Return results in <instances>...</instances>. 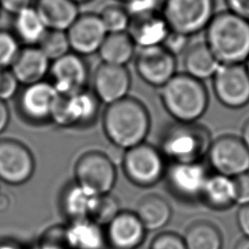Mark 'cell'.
<instances>
[{"label":"cell","mask_w":249,"mask_h":249,"mask_svg":"<svg viewBox=\"0 0 249 249\" xmlns=\"http://www.w3.org/2000/svg\"><path fill=\"white\" fill-rule=\"evenodd\" d=\"M102 125L109 141L125 151L145 142L151 127V117L140 100L126 96L106 105Z\"/></svg>","instance_id":"6da1fadb"},{"label":"cell","mask_w":249,"mask_h":249,"mask_svg":"<svg viewBox=\"0 0 249 249\" xmlns=\"http://www.w3.org/2000/svg\"><path fill=\"white\" fill-rule=\"evenodd\" d=\"M204 37L220 64H244L249 58V20L229 10L215 13Z\"/></svg>","instance_id":"7a4b0ae2"},{"label":"cell","mask_w":249,"mask_h":249,"mask_svg":"<svg viewBox=\"0 0 249 249\" xmlns=\"http://www.w3.org/2000/svg\"><path fill=\"white\" fill-rule=\"evenodd\" d=\"M165 111L176 122H197L207 110L209 95L202 81L187 73H176L160 88Z\"/></svg>","instance_id":"3957f363"},{"label":"cell","mask_w":249,"mask_h":249,"mask_svg":"<svg viewBox=\"0 0 249 249\" xmlns=\"http://www.w3.org/2000/svg\"><path fill=\"white\" fill-rule=\"evenodd\" d=\"M212 140L205 125L174 121L162 130L159 149L169 162H196L206 158Z\"/></svg>","instance_id":"277c9868"},{"label":"cell","mask_w":249,"mask_h":249,"mask_svg":"<svg viewBox=\"0 0 249 249\" xmlns=\"http://www.w3.org/2000/svg\"><path fill=\"white\" fill-rule=\"evenodd\" d=\"M159 147L143 142L124 151L122 168L130 183L149 188L164 178L168 165Z\"/></svg>","instance_id":"5b68a950"},{"label":"cell","mask_w":249,"mask_h":249,"mask_svg":"<svg viewBox=\"0 0 249 249\" xmlns=\"http://www.w3.org/2000/svg\"><path fill=\"white\" fill-rule=\"evenodd\" d=\"M215 6V0H164L161 13L170 30L191 37L204 31Z\"/></svg>","instance_id":"8992f818"},{"label":"cell","mask_w":249,"mask_h":249,"mask_svg":"<svg viewBox=\"0 0 249 249\" xmlns=\"http://www.w3.org/2000/svg\"><path fill=\"white\" fill-rule=\"evenodd\" d=\"M77 183L101 196L111 193L117 182V169L112 160L100 151L82 154L74 166Z\"/></svg>","instance_id":"52a82bcc"},{"label":"cell","mask_w":249,"mask_h":249,"mask_svg":"<svg viewBox=\"0 0 249 249\" xmlns=\"http://www.w3.org/2000/svg\"><path fill=\"white\" fill-rule=\"evenodd\" d=\"M100 104L93 90L89 89L69 95H60L52 122L65 128L89 127L97 120Z\"/></svg>","instance_id":"ba28073f"},{"label":"cell","mask_w":249,"mask_h":249,"mask_svg":"<svg viewBox=\"0 0 249 249\" xmlns=\"http://www.w3.org/2000/svg\"><path fill=\"white\" fill-rule=\"evenodd\" d=\"M206 159L216 173L231 178L249 171V150L242 139L233 134L213 139Z\"/></svg>","instance_id":"9c48e42d"},{"label":"cell","mask_w":249,"mask_h":249,"mask_svg":"<svg viewBox=\"0 0 249 249\" xmlns=\"http://www.w3.org/2000/svg\"><path fill=\"white\" fill-rule=\"evenodd\" d=\"M212 87L216 98L228 108L239 109L249 103V74L244 64H220Z\"/></svg>","instance_id":"30bf717a"},{"label":"cell","mask_w":249,"mask_h":249,"mask_svg":"<svg viewBox=\"0 0 249 249\" xmlns=\"http://www.w3.org/2000/svg\"><path fill=\"white\" fill-rule=\"evenodd\" d=\"M208 176L202 161L169 162L164 178L172 196L182 201L193 202L200 200Z\"/></svg>","instance_id":"8fae6325"},{"label":"cell","mask_w":249,"mask_h":249,"mask_svg":"<svg viewBox=\"0 0 249 249\" xmlns=\"http://www.w3.org/2000/svg\"><path fill=\"white\" fill-rule=\"evenodd\" d=\"M34 171L35 159L27 146L13 138L0 139V180L9 185H21Z\"/></svg>","instance_id":"7c38bea8"},{"label":"cell","mask_w":249,"mask_h":249,"mask_svg":"<svg viewBox=\"0 0 249 249\" xmlns=\"http://www.w3.org/2000/svg\"><path fill=\"white\" fill-rule=\"evenodd\" d=\"M59 98L60 94L53 85L43 80L24 87L18 95V110L31 123L52 122Z\"/></svg>","instance_id":"4fadbf2b"},{"label":"cell","mask_w":249,"mask_h":249,"mask_svg":"<svg viewBox=\"0 0 249 249\" xmlns=\"http://www.w3.org/2000/svg\"><path fill=\"white\" fill-rule=\"evenodd\" d=\"M134 58L138 76L150 86L160 89L177 73L176 56L161 45L140 48Z\"/></svg>","instance_id":"5bb4252c"},{"label":"cell","mask_w":249,"mask_h":249,"mask_svg":"<svg viewBox=\"0 0 249 249\" xmlns=\"http://www.w3.org/2000/svg\"><path fill=\"white\" fill-rule=\"evenodd\" d=\"M49 74L58 93L69 95L87 89L89 68L85 56L69 52L51 62Z\"/></svg>","instance_id":"9a60e30c"},{"label":"cell","mask_w":249,"mask_h":249,"mask_svg":"<svg viewBox=\"0 0 249 249\" xmlns=\"http://www.w3.org/2000/svg\"><path fill=\"white\" fill-rule=\"evenodd\" d=\"M66 33L71 52L85 57L98 53L108 34L99 14L92 12L80 13Z\"/></svg>","instance_id":"2e32d148"},{"label":"cell","mask_w":249,"mask_h":249,"mask_svg":"<svg viewBox=\"0 0 249 249\" xmlns=\"http://www.w3.org/2000/svg\"><path fill=\"white\" fill-rule=\"evenodd\" d=\"M131 76L125 66L101 62L95 69L92 90L101 103L109 105L128 96Z\"/></svg>","instance_id":"e0dca14e"},{"label":"cell","mask_w":249,"mask_h":249,"mask_svg":"<svg viewBox=\"0 0 249 249\" xmlns=\"http://www.w3.org/2000/svg\"><path fill=\"white\" fill-rule=\"evenodd\" d=\"M105 232L112 249H137L144 242L147 230L134 211L121 210L105 226Z\"/></svg>","instance_id":"ac0fdd59"},{"label":"cell","mask_w":249,"mask_h":249,"mask_svg":"<svg viewBox=\"0 0 249 249\" xmlns=\"http://www.w3.org/2000/svg\"><path fill=\"white\" fill-rule=\"evenodd\" d=\"M169 31L161 12H147L131 15L126 32L140 49L161 45Z\"/></svg>","instance_id":"d6986e66"},{"label":"cell","mask_w":249,"mask_h":249,"mask_svg":"<svg viewBox=\"0 0 249 249\" xmlns=\"http://www.w3.org/2000/svg\"><path fill=\"white\" fill-rule=\"evenodd\" d=\"M51 62L38 46H24L10 70L19 84L27 86L43 81L50 72Z\"/></svg>","instance_id":"ffe728a7"},{"label":"cell","mask_w":249,"mask_h":249,"mask_svg":"<svg viewBox=\"0 0 249 249\" xmlns=\"http://www.w3.org/2000/svg\"><path fill=\"white\" fill-rule=\"evenodd\" d=\"M98 198L99 195L74 181L66 185L60 195V209L69 222L92 219Z\"/></svg>","instance_id":"44dd1931"},{"label":"cell","mask_w":249,"mask_h":249,"mask_svg":"<svg viewBox=\"0 0 249 249\" xmlns=\"http://www.w3.org/2000/svg\"><path fill=\"white\" fill-rule=\"evenodd\" d=\"M73 249H107L105 227L91 218L68 222L65 226Z\"/></svg>","instance_id":"7402d4cb"},{"label":"cell","mask_w":249,"mask_h":249,"mask_svg":"<svg viewBox=\"0 0 249 249\" xmlns=\"http://www.w3.org/2000/svg\"><path fill=\"white\" fill-rule=\"evenodd\" d=\"M34 6L48 29L66 31L81 13L74 0H37Z\"/></svg>","instance_id":"603a6c76"},{"label":"cell","mask_w":249,"mask_h":249,"mask_svg":"<svg viewBox=\"0 0 249 249\" xmlns=\"http://www.w3.org/2000/svg\"><path fill=\"white\" fill-rule=\"evenodd\" d=\"M200 201L216 211L227 210L235 203L233 178L214 172L209 174L203 187Z\"/></svg>","instance_id":"cb8c5ba5"},{"label":"cell","mask_w":249,"mask_h":249,"mask_svg":"<svg viewBox=\"0 0 249 249\" xmlns=\"http://www.w3.org/2000/svg\"><path fill=\"white\" fill-rule=\"evenodd\" d=\"M134 212L147 231H159L164 228L172 217L170 203L157 194H148L140 197Z\"/></svg>","instance_id":"d4e9b609"},{"label":"cell","mask_w":249,"mask_h":249,"mask_svg":"<svg viewBox=\"0 0 249 249\" xmlns=\"http://www.w3.org/2000/svg\"><path fill=\"white\" fill-rule=\"evenodd\" d=\"M185 73L199 80L212 79L220 62L205 42L191 44L183 53Z\"/></svg>","instance_id":"484cf974"},{"label":"cell","mask_w":249,"mask_h":249,"mask_svg":"<svg viewBox=\"0 0 249 249\" xmlns=\"http://www.w3.org/2000/svg\"><path fill=\"white\" fill-rule=\"evenodd\" d=\"M136 45L125 32L108 33L102 42L98 54L102 62L125 66L136 54Z\"/></svg>","instance_id":"4316f807"},{"label":"cell","mask_w":249,"mask_h":249,"mask_svg":"<svg viewBox=\"0 0 249 249\" xmlns=\"http://www.w3.org/2000/svg\"><path fill=\"white\" fill-rule=\"evenodd\" d=\"M14 31L19 43L25 46H37L48 30L34 5L14 15Z\"/></svg>","instance_id":"83f0119b"},{"label":"cell","mask_w":249,"mask_h":249,"mask_svg":"<svg viewBox=\"0 0 249 249\" xmlns=\"http://www.w3.org/2000/svg\"><path fill=\"white\" fill-rule=\"evenodd\" d=\"M183 238L187 249H223L221 231L207 220H196L191 223Z\"/></svg>","instance_id":"f1b7e54d"},{"label":"cell","mask_w":249,"mask_h":249,"mask_svg":"<svg viewBox=\"0 0 249 249\" xmlns=\"http://www.w3.org/2000/svg\"><path fill=\"white\" fill-rule=\"evenodd\" d=\"M37 46L51 61L71 52L67 33L63 30L48 29Z\"/></svg>","instance_id":"f546056e"},{"label":"cell","mask_w":249,"mask_h":249,"mask_svg":"<svg viewBox=\"0 0 249 249\" xmlns=\"http://www.w3.org/2000/svg\"><path fill=\"white\" fill-rule=\"evenodd\" d=\"M101 20L108 33L127 31L131 15L124 5L110 4L99 13Z\"/></svg>","instance_id":"4dcf8cb0"},{"label":"cell","mask_w":249,"mask_h":249,"mask_svg":"<svg viewBox=\"0 0 249 249\" xmlns=\"http://www.w3.org/2000/svg\"><path fill=\"white\" fill-rule=\"evenodd\" d=\"M38 249H73L65 226H53L47 229L37 244Z\"/></svg>","instance_id":"1f68e13d"},{"label":"cell","mask_w":249,"mask_h":249,"mask_svg":"<svg viewBox=\"0 0 249 249\" xmlns=\"http://www.w3.org/2000/svg\"><path fill=\"white\" fill-rule=\"evenodd\" d=\"M121 212L119 199L111 193L99 196L92 219L102 226H106Z\"/></svg>","instance_id":"d6a6232c"},{"label":"cell","mask_w":249,"mask_h":249,"mask_svg":"<svg viewBox=\"0 0 249 249\" xmlns=\"http://www.w3.org/2000/svg\"><path fill=\"white\" fill-rule=\"evenodd\" d=\"M20 50L19 41L13 32L0 29V69H9Z\"/></svg>","instance_id":"836d02e7"},{"label":"cell","mask_w":249,"mask_h":249,"mask_svg":"<svg viewBox=\"0 0 249 249\" xmlns=\"http://www.w3.org/2000/svg\"><path fill=\"white\" fill-rule=\"evenodd\" d=\"M150 249H187V247L183 236L173 231H162L153 238Z\"/></svg>","instance_id":"e575fe53"},{"label":"cell","mask_w":249,"mask_h":249,"mask_svg":"<svg viewBox=\"0 0 249 249\" xmlns=\"http://www.w3.org/2000/svg\"><path fill=\"white\" fill-rule=\"evenodd\" d=\"M190 38V36L170 30L161 46L177 57L178 55L183 54L191 45Z\"/></svg>","instance_id":"d590c367"},{"label":"cell","mask_w":249,"mask_h":249,"mask_svg":"<svg viewBox=\"0 0 249 249\" xmlns=\"http://www.w3.org/2000/svg\"><path fill=\"white\" fill-rule=\"evenodd\" d=\"M18 84L10 69H0V99L6 101L15 96Z\"/></svg>","instance_id":"8d00e7d4"},{"label":"cell","mask_w":249,"mask_h":249,"mask_svg":"<svg viewBox=\"0 0 249 249\" xmlns=\"http://www.w3.org/2000/svg\"><path fill=\"white\" fill-rule=\"evenodd\" d=\"M235 203L239 206L249 204V171L233 177Z\"/></svg>","instance_id":"74e56055"},{"label":"cell","mask_w":249,"mask_h":249,"mask_svg":"<svg viewBox=\"0 0 249 249\" xmlns=\"http://www.w3.org/2000/svg\"><path fill=\"white\" fill-rule=\"evenodd\" d=\"M163 2L164 0H135L124 6L130 15H134L147 12H161Z\"/></svg>","instance_id":"f35d334b"},{"label":"cell","mask_w":249,"mask_h":249,"mask_svg":"<svg viewBox=\"0 0 249 249\" xmlns=\"http://www.w3.org/2000/svg\"><path fill=\"white\" fill-rule=\"evenodd\" d=\"M227 10L249 20V0H225Z\"/></svg>","instance_id":"ab89813d"},{"label":"cell","mask_w":249,"mask_h":249,"mask_svg":"<svg viewBox=\"0 0 249 249\" xmlns=\"http://www.w3.org/2000/svg\"><path fill=\"white\" fill-rule=\"evenodd\" d=\"M32 0H0V7L3 11L13 15L31 6Z\"/></svg>","instance_id":"60d3db41"},{"label":"cell","mask_w":249,"mask_h":249,"mask_svg":"<svg viewBox=\"0 0 249 249\" xmlns=\"http://www.w3.org/2000/svg\"><path fill=\"white\" fill-rule=\"evenodd\" d=\"M236 224L243 236L249 237V204L239 206L236 213Z\"/></svg>","instance_id":"b9f144b4"},{"label":"cell","mask_w":249,"mask_h":249,"mask_svg":"<svg viewBox=\"0 0 249 249\" xmlns=\"http://www.w3.org/2000/svg\"><path fill=\"white\" fill-rule=\"evenodd\" d=\"M10 118V111L6 104V101L0 99V133H2L8 126Z\"/></svg>","instance_id":"7bdbcfd3"},{"label":"cell","mask_w":249,"mask_h":249,"mask_svg":"<svg viewBox=\"0 0 249 249\" xmlns=\"http://www.w3.org/2000/svg\"><path fill=\"white\" fill-rule=\"evenodd\" d=\"M240 138L242 139V141L244 142V144L246 145V147L249 150V118L243 124Z\"/></svg>","instance_id":"ee69618b"},{"label":"cell","mask_w":249,"mask_h":249,"mask_svg":"<svg viewBox=\"0 0 249 249\" xmlns=\"http://www.w3.org/2000/svg\"><path fill=\"white\" fill-rule=\"evenodd\" d=\"M10 207V199L6 195L0 194V212L6 211Z\"/></svg>","instance_id":"f6af8a7d"},{"label":"cell","mask_w":249,"mask_h":249,"mask_svg":"<svg viewBox=\"0 0 249 249\" xmlns=\"http://www.w3.org/2000/svg\"><path fill=\"white\" fill-rule=\"evenodd\" d=\"M0 249H23L20 245L12 241L0 242Z\"/></svg>","instance_id":"bcb514c9"},{"label":"cell","mask_w":249,"mask_h":249,"mask_svg":"<svg viewBox=\"0 0 249 249\" xmlns=\"http://www.w3.org/2000/svg\"><path fill=\"white\" fill-rule=\"evenodd\" d=\"M234 249H249V237L243 236L242 238H240L236 242Z\"/></svg>","instance_id":"7dc6e473"},{"label":"cell","mask_w":249,"mask_h":249,"mask_svg":"<svg viewBox=\"0 0 249 249\" xmlns=\"http://www.w3.org/2000/svg\"><path fill=\"white\" fill-rule=\"evenodd\" d=\"M115 1H117V2H119L121 4H124V5H127V4H130L131 2H133L135 0H115Z\"/></svg>","instance_id":"c3c4849f"},{"label":"cell","mask_w":249,"mask_h":249,"mask_svg":"<svg viewBox=\"0 0 249 249\" xmlns=\"http://www.w3.org/2000/svg\"><path fill=\"white\" fill-rule=\"evenodd\" d=\"M76 3H78L79 5H82V4H86V3H89L91 2L92 0H74Z\"/></svg>","instance_id":"681fc988"},{"label":"cell","mask_w":249,"mask_h":249,"mask_svg":"<svg viewBox=\"0 0 249 249\" xmlns=\"http://www.w3.org/2000/svg\"><path fill=\"white\" fill-rule=\"evenodd\" d=\"M244 65H245V68H246V70H247V72H248V74H249V58L246 60V62L244 63Z\"/></svg>","instance_id":"f907efd6"},{"label":"cell","mask_w":249,"mask_h":249,"mask_svg":"<svg viewBox=\"0 0 249 249\" xmlns=\"http://www.w3.org/2000/svg\"><path fill=\"white\" fill-rule=\"evenodd\" d=\"M33 249H38V247H37V246H35Z\"/></svg>","instance_id":"816d5d0a"},{"label":"cell","mask_w":249,"mask_h":249,"mask_svg":"<svg viewBox=\"0 0 249 249\" xmlns=\"http://www.w3.org/2000/svg\"><path fill=\"white\" fill-rule=\"evenodd\" d=\"M1 10H2V9H1V7H0V12H1Z\"/></svg>","instance_id":"f5cc1de1"}]
</instances>
